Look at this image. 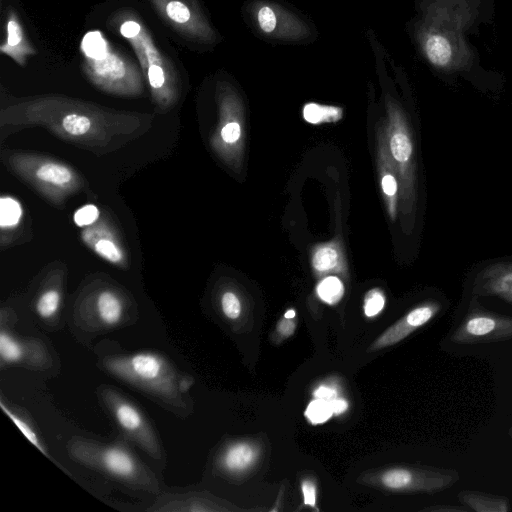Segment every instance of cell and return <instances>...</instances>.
I'll use <instances>...</instances> for the list:
<instances>
[{"mask_svg": "<svg viewBox=\"0 0 512 512\" xmlns=\"http://www.w3.org/2000/svg\"><path fill=\"white\" fill-rule=\"evenodd\" d=\"M476 16L473 0H430L417 29L428 62L447 73L470 68L474 55L465 35Z\"/></svg>", "mask_w": 512, "mask_h": 512, "instance_id": "cell-1", "label": "cell"}, {"mask_svg": "<svg viewBox=\"0 0 512 512\" xmlns=\"http://www.w3.org/2000/svg\"><path fill=\"white\" fill-rule=\"evenodd\" d=\"M509 340H512V316L487 310L476 298L470 300L462 318L445 338V341L453 346L491 344Z\"/></svg>", "mask_w": 512, "mask_h": 512, "instance_id": "cell-2", "label": "cell"}, {"mask_svg": "<svg viewBox=\"0 0 512 512\" xmlns=\"http://www.w3.org/2000/svg\"><path fill=\"white\" fill-rule=\"evenodd\" d=\"M459 478L455 469L398 466L374 475L371 482L391 491L436 493L450 488Z\"/></svg>", "mask_w": 512, "mask_h": 512, "instance_id": "cell-3", "label": "cell"}, {"mask_svg": "<svg viewBox=\"0 0 512 512\" xmlns=\"http://www.w3.org/2000/svg\"><path fill=\"white\" fill-rule=\"evenodd\" d=\"M18 173L48 195H65L80 185L77 174L67 165L38 157L15 160Z\"/></svg>", "mask_w": 512, "mask_h": 512, "instance_id": "cell-4", "label": "cell"}, {"mask_svg": "<svg viewBox=\"0 0 512 512\" xmlns=\"http://www.w3.org/2000/svg\"><path fill=\"white\" fill-rule=\"evenodd\" d=\"M442 310L443 304L438 300H429L417 305L379 335L368 351H377L401 342L430 323Z\"/></svg>", "mask_w": 512, "mask_h": 512, "instance_id": "cell-5", "label": "cell"}, {"mask_svg": "<svg viewBox=\"0 0 512 512\" xmlns=\"http://www.w3.org/2000/svg\"><path fill=\"white\" fill-rule=\"evenodd\" d=\"M471 292L473 296H494L512 304V262L485 267L474 278Z\"/></svg>", "mask_w": 512, "mask_h": 512, "instance_id": "cell-6", "label": "cell"}, {"mask_svg": "<svg viewBox=\"0 0 512 512\" xmlns=\"http://www.w3.org/2000/svg\"><path fill=\"white\" fill-rule=\"evenodd\" d=\"M258 28L267 36L277 38H298L301 36V26L298 20L293 21L291 15L284 10L271 5L261 4L255 14Z\"/></svg>", "mask_w": 512, "mask_h": 512, "instance_id": "cell-7", "label": "cell"}, {"mask_svg": "<svg viewBox=\"0 0 512 512\" xmlns=\"http://www.w3.org/2000/svg\"><path fill=\"white\" fill-rule=\"evenodd\" d=\"M259 456V449L252 442H236L230 445L221 458L225 470L239 473L250 469Z\"/></svg>", "mask_w": 512, "mask_h": 512, "instance_id": "cell-8", "label": "cell"}, {"mask_svg": "<svg viewBox=\"0 0 512 512\" xmlns=\"http://www.w3.org/2000/svg\"><path fill=\"white\" fill-rule=\"evenodd\" d=\"M457 497L464 507L476 512H508L510 510V502L504 496L481 491L462 490Z\"/></svg>", "mask_w": 512, "mask_h": 512, "instance_id": "cell-9", "label": "cell"}, {"mask_svg": "<svg viewBox=\"0 0 512 512\" xmlns=\"http://www.w3.org/2000/svg\"><path fill=\"white\" fill-rule=\"evenodd\" d=\"M128 367L130 375L146 382L158 379L163 371L162 361L150 353H140L129 358Z\"/></svg>", "mask_w": 512, "mask_h": 512, "instance_id": "cell-10", "label": "cell"}, {"mask_svg": "<svg viewBox=\"0 0 512 512\" xmlns=\"http://www.w3.org/2000/svg\"><path fill=\"white\" fill-rule=\"evenodd\" d=\"M102 465L113 475L118 477H130L135 473V462L125 450L112 447L103 451Z\"/></svg>", "mask_w": 512, "mask_h": 512, "instance_id": "cell-11", "label": "cell"}, {"mask_svg": "<svg viewBox=\"0 0 512 512\" xmlns=\"http://www.w3.org/2000/svg\"><path fill=\"white\" fill-rule=\"evenodd\" d=\"M97 309L100 318L108 325L116 324L122 315V305L119 298L110 291H103L97 299Z\"/></svg>", "mask_w": 512, "mask_h": 512, "instance_id": "cell-12", "label": "cell"}, {"mask_svg": "<svg viewBox=\"0 0 512 512\" xmlns=\"http://www.w3.org/2000/svg\"><path fill=\"white\" fill-rule=\"evenodd\" d=\"M92 120L81 114L70 113L65 115L60 121V128L67 136L71 138H82L93 132Z\"/></svg>", "mask_w": 512, "mask_h": 512, "instance_id": "cell-13", "label": "cell"}, {"mask_svg": "<svg viewBox=\"0 0 512 512\" xmlns=\"http://www.w3.org/2000/svg\"><path fill=\"white\" fill-rule=\"evenodd\" d=\"M318 296L328 304H336L344 294V286L337 277H327L317 286Z\"/></svg>", "mask_w": 512, "mask_h": 512, "instance_id": "cell-14", "label": "cell"}, {"mask_svg": "<svg viewBox=\"0 0 512 512\" xmlns=\"http://www.w3.org/2000/svg\"><path fill=\"white\" fill-rule=\"evenodd\" d=\"M390 148L394 159L402 164L407 163L413 153L411 139L405 131H398L392 136Z\"/></svg>", "mask_w": 512, "mask_h": 512, "instance_id": "cell-15", "label": "cell"}, {"mask_svg": "<svg viewBox=\"0 0 512 512\" xmlns=\"http://www.w3.org/2000/svg\"><path fill=\"white\" fill-rule=\"evenodd\" d=\"M115 415L119 424L127 431H136L143 424V419L137 409L127 403L117 405Z\"/></svg>", "mask_w": 512, "mask_h": 512, "instance_id": "cell-16", "label": "cell"}, {"mask_svg": "<svg viewBox=\"0 0 512 512\" xmlns=\"http://www.w3.org/2000/svg\"><path fill=\"white\" fill-rule=\"evenodd\" d=\"M22 216L20 204L11 197H2L0 200V225L2 228L18 224Z\"/></svg>", "mask_w": 512, "mask_h": 512, "instance_id": "cell-17", "label": "cell"}, {"mask_svg": "<svg viewBox=\"0 0 512 512\" xmlns=\"http://www.w3.org/2000/svg\"><path fill=\"white\" fill-rule=\"evenodd\" d=\"M341 112L334 107H325L317 104H308L304 108V118L310 123L335 121Z\"/></svg>", "mask_w": 512, "mask_h": 512, "instance_id": "cell-18", "label": "cell"}, {"mask_svg": "<svg viewBox=\"0 0 512 512\" xmlns=\"http://www.w3.org/2000/svg\"><path fill=\"white\" fill-rule=\"evenodd\" d=\"M94 251L103 259L113 264H121L124 260L123 253L118 245L108 237L100 238L93 244Z\"/></svg>", "mask_w": 512, "mask_h": 512, "instance_id": "cell-19", "label": "cell"}, {"mask_svg": "<svg viewBox=\"0 0 512 512\" xmlns=\"http://www.w3.org/2000/svg\"><path fill=\"white\" fill-rule=\"evenodd\" d=\"M333 410L331 401L323 399L312 400L305 411V416L312 424H321L326 422L332 416Z\"/></svg>", "mask_w": 512, "mask_h": 512, "instance_id": "cell-20", "label": "cell"}, {"mask_svg": "<svg viewBox=\"0 0 512 512\" xmlns=\"http://www.w3.org/2000/svg\"><path fill=\"white\" fill-rule=\"evenodd\" d=\"M60 304V295L56 290L44 292L36 303L37 313L43 318H49L56 313Z\"/></svg>", "mask_w": 512, "mask_h": 512, "instance_id": "cell-21", "label": "cell"}, {"mask_svg": "<svg viewBox=\"0 0 512 512\" xmlns=\"http://www.w3.org/2000/svg\"><path fill=\"white\" fill-rule=\"evenodd\" d=\"M0 354L6 362H16L22 357L21 346L9 335L0 334Z\"/></svg>", "mask_w": 512, "mask_h": 512, "instance_id": "cell-22", "label": "cell"}, {"mask_svg": "<svg viewBox=\"0 0 512 512\" xmlns=\"http://www.w3.org/2000/svg\"><path fill=\"white\" fill-rule=\"evenodd\" d=\"M337 253L330 247H323L316 251L313 256V266L318 271H327L335 267Z\"/></svg>", "mask_w": 512, "mask_h": 512, "instance_id": "cell-23", "label": "cell"}, {"mask_svg": "<svg viewBox=\"0 0 512 512\" xmlns=\"http://www.w3.org/2000/svg\"><path fill=\"white\" fill-rule=\"evenodd\" d=\"M83 49L92 58H100L104 55L106 44L99 33H89L83 41Z\"/></svg>", "mask_w": 512, "mask_h": 512, "instance_id": "cell-24", "label": "cell"}, {"mask_svg": "<svg viewBox=\"0 0 512 512\" xmlns=\"http://www.w3.org/2000/svg\"><path fill=\"white\" fill-rule=\"evenodd\" d=\"M385 305V297L378 289L371 290L367 293L364 300V313L367 317L376 316L380 313Z\"/></svg>", "mask_w": 512, "mask_h": 512, "instance_id": "cell-25", "label": "cell"}, {"mask_svg": "<svg viewBox=\"0 0 512 512\" xmlns=\"http://www.w3.org/2000/svg\"><path fill=\"white\" fill-rule=\"evenodd\" d=\"M221 307L224 315L231 320L237 319L241 314V303L233 292L223 294Z\"/></svg>", "mask_w": 512, "mask_h": 512, "instance_id": "cell-26", "label": "cell"}, {"mask_svg": "<svg viewBox=\"0 0 512 512\" xmlns=\"http://www.w3.org/2000/svg\"><path fill=\"white\" fill-rule=\"evenodd\" d=\"M98 217V208L95 205L87 204L75 212L73 220L77 226L84 227L94 223Z\"/></svg>", "mask_w": 512, "mask_h": 512, "instance_id": "cell-27", "label": "cell"}, {"mask_svg": "<svg viewBox=\"0 0 512 512\" xmlns=\"http://www.w3.org/2000/svg\"><path fill=\"white\" fill-rule=\"evenodd\" d=\"M166 13L171 20L180 24L186 23L191 17L187 6L176 0L170 1L167 4Z\"/></svg>", "mask_w": 512, "mask_h": 512, "instance_id": "cell-28", "label": "cell"}, {"mask_svg": "<svg viewBox=\"0 0 512 512\" xmlns=\"http://www.w3.org/2000/svg\"><path fill=\"white\" fill-rule=\"evenodd\" d=\"M301 490L303 494L304 505L312 507L316 510L317 508V486L314 480L306 478L301 482Z\"/></svg>", "mask_w": 512, "mask_h": 512, "instance_id": "cell-29", "label": "cell"}, {"mask_svg": "<svg viewBox=\"0 0 512 512\" xmlns=\"http://www.w3.org/2000/svg\"><path fill=\"white\" fill-rule=\"evenodd\" d=\"M295 317L284 315L276 325V333L282 339L290 337L296 329Z\"/></svg>", "mask_w": 512, "mask_h": 512, "instance_id": "cell-30", "label": "cell"}, {"mask_svg": "<svg viewBox=\"0 0 512 512\" xmlns=\"http://www.w3.org/2000/svg\"><path fill=\"white\" fill-rule=\"evenodd\" d=\"M8 415L13 419L15 424L19 427V429L22 431V433L28 438V440L34 444L38 449L42 450L38 438L35 435L34 431L22 420H20L18 417H16L14 414H12L10 411L6 410V408H3ZM43 451V450H42Z\"/></svg>", "mask_w": 512, "mask_h": 512, "instance_id": "cell-31", "label": "cell"}, {"mask_svg": "<svg viewBox=\"0 0 512 512\" xmlns=\"http://www.w3.org/2000/svg\"><path fill=\"white\" fill-rule=\"evenodd\" d=\"M149 83L153 88H160L164 84V72L163 69L156 65L151 64L148 68Z\"/></svg>", "mask_w": 512, "mask_h": 512, "instance_id": "cell-32", "label": "cell"}, {"mask_svg": "<svg viewBox=\"0 0 512 512\" xmlns=\"http://www.w3.org/2000/svg\"><path fill=\"white\" fill-rule=\"evenodd\" d=\"M241 130L236 122L227 123L221 130V136L227 143H232L238 140Z\"/></svg>", "mask_w": 512, "mask_h": 512, "instance_id": "cell-33", "label": "cell"}, {"mask_svg": "<svg viewBox=\"0 0 512 512\" xmlns=\"http://www.w3.org/2000/svg\"><path fill=\"white\" fill-rule=\"evenodd\" d=\"M8 40H7V43L10 45V46H15L17 45L20 40H21V30L20 28L18 27L17 23H15L14 21H10L8 23Z\"/></svg>", "mask_w": 512, "mask_h": 512, "instance_id": "cell-34", "label": "cell"}, {"mask_svg": "<svg viewBox=\"0 0 512 512\" xmlns=\"http://www.w3.org/2000/svg\"><path fill=\"white\" fill-rule=\"evenodd\" d=\"M315 398L332 401L337 397L335 389L328 386H319L313 393Z\"/></svg>", "mask_w": 512, "mask_h": 512, "instance_id": "cell-35", "label": "cell"}, {"mask_svg": "<svg viewBox=\"0 0 512 512\" xmlns=\"http://www.w3.org/2000/svg\"><path fill=\"white\" fill-rule=\"evenodd\" d=\"M382 188L388 196H394L397 192V181L394 176L387 174L382 178Z\"/></svg>", "mask_w": 512, "mask_h": 512, "instance_id": "cell-36", "label": "cell"}, {"mask_svg": "<svg viewBox=\"0 0 512 512\" xmlns=\"http://www.w3.org/2000/svg\"><path fill=\"white\" fill-rule=\"evenodd\" d=\"M120 32L124 37L132 38L140 32V26L135 21H127L122 24Z\"/></svg>", "mask_w": 512, "mask_h": 512, "instance_id": "cell-37", "label": "cell"}, {"mask_svg": "<svg viewBox=\"0 0 512 512\" xmlns=\"http://www.w3.org/2000/svg\"><path fill=\"white\" fill-rule=\"evenodd\" d=\"M425 511H448V512H454V511H469V509H467L466 507L464 506H454V505H447V504H442V505H436V506H431V507H427L424 509Z\"/></svg>", "mask_w": 512, "mask_h": 512, "instance_id": "cell-38", "label": "cell"}, {"mask_svg": "<svg viewBox=\"0 0 512 512\" xmlns=\"http://www.w3.org/2000/svg\"><path fill=\"white\" fill-rule=\"evenodd\" d=\"M331 406L334 414H341L348 408V403L342 398H335L331 401Z\"/></svg>", "mask_w": 512, "mask_h": 512, "instance_id": "cell-39", "label": "cell"}, {"mask_svg": "<svg viewBox=\"0 0 512 512\" xmlns=\"http://www.w3.org/2000/svg\"><path fill=\"white\" fill-rule=\"evenodd\" d=\"M508 436H509V437L511 438V440H512V427H510V428L508 429Z\"/></svg>", "mask_w": 512, "mask_h": 512, "instance_id": "cell-40", "label": "cell"}]
</instances>
